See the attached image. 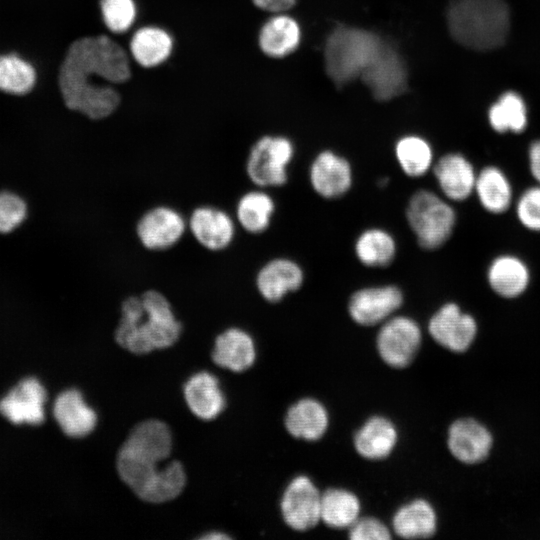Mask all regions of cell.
<instances>
[{
  "label": "cell",
  "instance_id": "1",
  "mask_svg": "<svg viewBox=\"0 0 540 540\" xmlns=\"http://www.w3.org/2000/svg\"><path fill=\"white\" fill-rule=\"evenodd\" d=\"M172 450L169 427L159 420L137 424L117 455V471L123 482L142 500L162 503L176 498L186 484L179 461L160 465Z\"/></svg>",
  "mask_w": 540,
  "mask_h": 540
},
{
  "label": "cell",
  "instance_id": "2",
  "mask_svg": "<svg viewBox=\"0 0 540 540\" xmlns=\"http://www.w3.org/2000/svg\"><path fill=\"white\" fill-rule=\"evenodd\" d=\"M181 331L182 325L165 295L149 289L123 300L115 339L129 352L145 354L172 346Z\"/></svg>",
  "mask_w": 540,
  "mask_h": 540
},
{
  "label": "cell",
  "instance_id": "3",
  "mask_svg": "<svg viewBox=\"0 0 540 540\" xmlns=\"http://www.w3.org/2000/svg\"><path fill=\"white\" fill-rule=\"evenodd\" d=\"M446 19L452 38L477 51L499 48L510 29V12L504 0H451Z\"/></svg>",
  "mask_w": 540,
  "mask_h": 540
},
{
  "label": "cell",
  "instance_id": "4",
  "mask_svg": "<svg viewBox=\"0 0 540 540\" xmlns=\"http://www.w3.org/2000/svg\"><path fill=\"white\" fill-rule=\"evenodd\" d=\"M382 43L381 38L369 30L344 25L334 28L324 47L327 75L337 86L361 77Z\"/></svg>",
  "mask_w": 540,
  "mask_h": 540
},
{
  "label": "cell",
  "instance_id": "5",
  "mask_svg": "<svg viewBox=\"0 0 540 540\" xmlns=\"http://www.w3.org/2000/svg\"><path fill=\"white\" fill-rule=\"evenodd\" d=\"M405 216L418 245L425 250L442 247L451 238L457 221L448 200L426 189L411 195Z\"/></svg>",
  "mask_w": 540,
  "mask_h": 540
},
{
  "label": "cell",
  "instance_id": "6",
  "mask_svg": "<svg viewBox=\"0 0 540 540\" xmlns=\"http://www.w3.org/2000/svg\"><path fill=\"white\" fill-rule=\"evenodd\" d=\"M293 142L285 136L266 135L251 147L246 174L259 188L279 187L288 181V166L293 160Z\"/></svg>",
  "mask_w": 540,
  "mask_h": 540
},
{
  "label": "cell",
  "instance_id": "7",
  "mask_svg": "<svg viewBox=\"0 0 540 540\" xmlns=\"http://www.w3.org/2000/svg\"><path fill=\"white\" fill-rule=\"evenodd\" d=\"M422 332L415 320L407 316H391L383 322L376 337L381 359L393 368L408 366L417 355Z\"/></svg>",
  "mask_w": 540,
  "mask_h": 540
},
{
  "label": "cell",
  "instance_id": "8",
  "mask_svg": "<svg viewBox=\"0 0 540 540\" xmlns=\"http://www.w3.org/2000/svg\"><path fill=\"white\" fill-rule=\"evenodd\" d=\"M361 78L376 100L389 101L405 92L408 74L400 52L383 41Z\"/></svg>",
  "mask_w": 540,
  "mask_h": 540
},
{
  "label": "cell",
  "instance_id": "9",
  "mask_svg": "<svg viewBox=\"0 0 540 540\" xmlns=\"http://www.w3.org/2000/svg\"><path fill=\"white\" fill-rule=\"evenodd\" d=\"M403 301V292L396 285L363 287L350 296L348 313L355 323L373 326L393 316Z\"/></svg>",
  "mask_w": 540,
  "mask_h": 540
},
{
  "label": "cell",
  "instance_id": "10",
  "mask_svg": "<svg viewBox=\"0 0 540 540\" xmlns=\"http://www.w3.org/2000/svg\"><path fill=\"white\" fill-rule=\"evenodd\" d=\"M428 331L435 342L456 352L466 351L477 334L474 317L454 302L443 304L430 318Z\"/></svg>",
  "mask_w": 540,
  "mask_h": 540
},
{
  "label": "cell",
  "instance_id": "11",
  "mask_svg": "<svg viewBox=\"0 0 540 540\" xmlns=\"http://www.w3.org/2000/svg\"><path fill=\"white\" fill-rule=\"evenodd\" d=\"M321 493L304 475L293 478L284 490L280 509L285 523L296 531L313 528L321 520Z\"/></svg>",
  "mask_w": 540,
  "mask_h": 540
},
{
  "label": "cell",
  "instance_id": "12",
  "mask_svg": "<svg viewBox=\"0 0 540 540\" xmlns=\"http://www.w3.org/2000/svg\"><path fill=\"white\" fill-rule=\"evenodd\" d=\"M186 228L187 223L181 213L170 206L159 205L139 218L136 235L146 249L162 251L177 244Z\"/></svg>",
  "mask_w": 540,
  "mask_h": 540
},
{
  "label": "cell",
  "instance_id": "13",
  "mask_svg": "<svg viewBox=\"0 0 540 540\" xmlns=\"http://www.w3.org/2000/svg\"><path fill=\"white\" fill-rule=\"evenodd\" d=\"M309 181L312 189L325 199L342 197L353 183L351 164L334 151L323 150L310 165Z\"/></svg>",
  "mask_w": 540,
  "mask_h": 540
},
{
  "label": "cell",
  "instance_id": "14",
  "mask_svg": "<svg viewBox=\"0 0 540 540\" xmlns=\"http://www.w3.org/2000/svg\"><path fill=\"white\" fill-rule=\"evenodd\" d=\"M47 393L36 378L19 382L0 401V413L14 424L38 425L44 421Z\"/></svg>",
  "mask_w": 540,
  "mask_h": 540
},
{
  "label": "cell",
  "instance_id": "15",
  "mask_svg": "<svg viewBox=\"0 0 540 540\" xmlns=\"http://www.w3.org/2000/svg\"><path fill=\"white\" fill-rule=\"evenodd\" d=\"M188 228L194 239L205 249H226L235 236V223L224 210L204 205L195 208L188 220Z\"/></svg>",
  "mask_w": 540,
  "mask_h": 540
},
{
  "label": "cell",
  "instance_id": "16",
  "mask_svg": "<svg viewBox=\"0 0 540 540\" xmlns=\"http://www.w3.org/2000/svg\"><path fill=\"white\" fill-rule=\"evenodd\" d=\"M432 172L448 201H465L474 193L477 172L464 155L455 152L443 155L434 163Z\"/></svg>",
  "mask_w": 540,
  "mask_h": 540
},
{
  "label": "cell",
  "instance_id": "17",
  "mask_svg": "<svg viewBox=\"0 0 540 540\" xmlns=\"http://www.w3.org/2000/svg\"><path fill=\"white\" fill-rule=\"evenodd\" d=\"M492 443L489 430L472 418L458 419L448 429V449L457 460L465 464L484 461L489 455Z\"/></svg>",
  "mask_w": 540,
  "mask_h": 540
},
{
  "label": "cell",
  "instance_id": "18",
  "mask_svg": "<svg viewBox=\"0 0 540 540\" xmlns=\"http://www.w3.org/2000/svg\"><path fill=\"white\" fill-rule=\"evenodd\" d=\"M304 278V271L296 261L278 257L266 262L259 269L255 285L263 299L277 303L287 294L300 289Z\"/></svg>",
  "mask_w": 540,
  "mask_h": 540
},
{
  "label": "cell",
  "instance_id": "19",
  "mask_svg": "<svg viewBox=\"0 0 540 540\" xmlns=\"http://www.w3.org/2000/svg\"><path fill=\"white\" fill-rule=\"evenodd\" d=\"M490 289L499 297L514 299L523 295L531 281V272L523 259L513 254H501L489 264L486 273Z\"/></svg>",
  "mask_w": 540,
  "mask_h": 540
},
{
  "label": "cell",
  "instance_id": "20",
  "mask_svg": "<svg viewBox=\"0 0 540 540\" xmlns=\"http://www.w3.org/2000/svg\"><path fill=\"white\" fill-rule=\"evenodd\" d=\"M54 417L62 431L70 437H84L97 423L95 411L89 407L82 394L70 389L58 395L53 407Z\"/></svg>",
  "mask_w": 540,
  "mask_h": 540
},
{
  "label": "cell",
  "instance_id": "21",
  "mask_svg": "<svg viewBox=\"0 0 540 540\" xmlns=\"http://www.w3.org/2000/svg\"><path fill=\"white\" fill-rule=\"evenodd\" d=\"M301 37V28L296 19L283 13H276L262 25L258 44L266 56L283 58L299 47Z\"/></svg>",
  "mask_w": 540,
  "mask_h": 540
},
{
  "label": "cell",
  "instance_id": "22",
  "mask_svg": "<svg viewBox=\"0 0 540 540\" xmlns=\"http://www.w3.org/2000/svg\"><path fill=\"white\" fill-rule=\"evenodd\" d=\"M254 340L240 328H229L215 339L213 361L220 367L234 372H243L255 361Z\"/></svg>",
  "mask_w": 540,
  "mask_h": 540
},
{
  "label": "cell",
  "instance_id": "23",
  "mask_svg": "<svg viewBox=\"0 0 540 540\" xmlns=\"http://www.w3.org/2000/svg\"><path fill=\"white\" fill-rule=\"evenodd\" d=\"M184 397L191 412L202 420L216 418L225 406L218 379L206 371L188 379L184 386Z\"/></svg>",
  "mask_w": 540,
  "mask_h": 540
},
{
  "label": "cell",
  "instance_id": "24",
  "mask_svg": "<svg viewBox=\"0 0 540 540\" xmlns=\"http://www.w3.org/2000/svg\"><path fill=\"white\" fill-rule=\"evenodd\" d=\"M474 193L488 213H505L513 202V189L508 176L497 166L489 165L477 172Z\"/></svg>",
  "mask_w": 540,
  "mask_h": 540
},
{
  "label": "cell",
  "instance_id": "25",
  "mask_svg": "<svg viewBox=\"0 0 540 540\" xmlns=\"http://www.w3.org/2000/svg\"><path fill=\"white\" fill-rule=\"evenodd\" d=\"M325 407L313 398H303L288 409L285 416L287 431L296 438L315 441L321 438L328 427Z\"/></svg>",
  "mask_w": 540,
  "mask_h": 540
},
{
  "label": "cell",
  "instance_id": "26",
  "mask_svg": "<svg viewBox=\"0 0 540 540\" xmlns=\"http://www.w3.org/2000/svg\"><path fill=\"white\" fill-rule=\"evenodd\" d=\"M397 438V430L389 419L373 416L356 432L354 446L363 458L381 460L393 451Z\"/></svg>",
  "mask_w": 540,
  "mask_h": 540
},
{
  "label": "cell",
  "instance_id": "27",
  "mask_svg": "<svg viewBox=\"0 0 540 540\" xmlns=\"http://www.w3.org/2000/svg\"><path fill=\"white\" fill-rule=\"evenodd\" d=\"M392 527L404 539L429 538L436 532L435 510L426 500L415 499L395 512Z\"/></svg>",
  "mask_w": 540,
  "mask_h": 540
},
{
  "label": "cell",
  "instance_id": "28",
  "mask_svg": "<svg viewBox=\"0 0 540 540\" xmlns=\"http://www.w3.org/2000/svg\"><path fill=\"white\" fill-rule=\"evenodd\" d=\"M173 39L164 29L145 26L132 36L130 51L133 59L142 67L152 68L162 64L171 55Z\"/></svg>",
  "mask_w": 540,
  "mask_h": 540
},
{
  "label": "cell",
  "instance_id": "29",
  "mask_svg": "<svg viewBox=\"0 0 540 540\" xmlns=\"http://www.w3.org/2000/svg\"><path fill=\"white\" fill-rule=\"evenodd\" d=\"M354 252L363 266L383 268L394 261L397 254V242L389 231L372 227L358 235Z\"/></svg>",
  "mask_w": 540,
  "mask_h": 540
},
{
  "label": "cell",
  "instance_id": "30",
  "mask_svg": "<svg viewBox=\"0 0 540 540\" xmlns=\"http://www.w3.org/2000/svg\"><path fill=\"white\" fill-rule=\"evenodd\" d=\"M275 212L273 198L260 189L244 193L236 205L239 225L248 233L260 234L266 231Z\"/></svg>",
  "mask_w": 540,
  "mask_h": 540
},
{
  "label": "cell",
  "instance_id": "31",
  "mask_svg": "<svg viewBox=\"0 0 540 540\" xmlns=\"http://www.w3.org/2000/svg\"><path fill=\"white\" fill-rule=\"evenodd\" d=\"M360 514V501L351 491L330 488L321 494L320 518L329 527L349 528Z\"/></svg>",
  "mask_w": 540,
  "mask_h": 540
},
{
  "label": "cell",
  "instance_id": "32",
  "mask_svg": "<svg viewBox=\"0 0 540 540\" xmlns=\"http://www.w3.org/2000/svg\"><path fill=\"white\" fill-rule=\"evenodd\" d=\"M395 157L403 173L412 178L425 175L434 165L430 143L418 135H405L398 139Z\"/></svg>",
  "mask_w": 540,
  "mask_h": 540
},
{
  "label": "cell",
  "instance_id": "33",
  "mask_svg": "<svg viewBox=\"0 0 540 540\" xmlns=\"http://www.w3.org/2000/svg\"><path fill=\"white\" fill-rule=\"evenodd\" d=\"M491 127L498 133H521L527 125V111L523 99L515 92L502 94L488 112Z\"/></svg>",
  "mask_w": 540,
  "mask_h": 540
},
{
  "label": "cell",
  "instance_id": "34",
  "mask_svg": "<svg viewBox=\"0 0 540 540\" xmlns=\"http://www.w3.org/2000/svg\"><path fill=\"white\" fill-rule=\"evenodd\" d=\"M33 66L15 54L0 56V90L10 94L28 93L35 85Z\"/></svg>",
  "mask_w": 540,
  "mask_h": 540
},
{
  "label": "cell",
  "instance_id": "35",
  "mask_svg": "<svg viewBox=\"0 0 540 540\" xmlns=\"http://www.w3.org/2000/svg\"><path fill=\"white\" fill-rule=\"evenodd\" d=\"M105 26L113 33H124L134 24L137 8L134 0H100Z\"/></svg>",
  "mask_w": 540,
  "mask_h": 540
},
{
  "label": "cell",
  "instance_id": "36",
  "mask_svg": "<svg viewBox=\"0 0 540 540\" xmlns=\"http://www.w3.org/2000/svg\"><path fill=\"white\" fill-rule=\"evenodd\" d=\"M516 216L527 230L540 232V184L525 189L516 200Z\"/></svg>",
  "mask_w": 540,
  "mask_h": 540
},
{
  "label": "cell",
  "instance_id": "37",
  "mask_svg": "<svg viewBox=\"0 0 540 540\" xmlns=\"http://www.w3.org/2000/svg\"><path fill=\"white\" fill-rule=\"evenodd\" d=\"M26 206L21 198L11 193L0 194V232L12 231L24 219Z\"/></svg>",
  "mask_w": 540,
  "mask_h": 540
},
{
  "label": "cell",
  "instance_id": "38",
  "mask_svg": "<svg viewBox=\"0 0 540 540\" xmlns=\"http://www.w3.org/2000/svg\"><path fill=\"white\" fill-rule=\"evenodd\" d=\"M349 529V538L352 540H387L391 538L386 525L374 517L358 518Z\"/></svg>",
  "mask_w": 540,
  "mask_h": 540
},
{
  "label": "cell",
  "instance_id": "39",
  "mask_svg": "<svg viewBox=\"0 0 540 540\" xmlns=\"http://www.w3.org/2000/svg\"><path fill=\"white\" fill-rule=\"evenodd\" d=\"M259 9L273 13H283L291 9L296 0H252Z\"/></svg>",
  "mask_w": 540,
  "mask_h": 540
},
{
  "label": "cell",
  "instance_id": "40",
  "mask_svg": "<svg viewBox=\"0 0 540 540\" xmlns=\"http://www.w3.org/2000/svg\"><path fill=\"white\" fill-rule=\"evenodd\" d=\"M528 167L531 176L540 184V139L532 142L528 149Z\"/></svg>",
  "mask_w": 540,
  "mask_h": 540
},
{
  "label": "cell",
  "instance_id": "41",
  "mask_svg": "<svg viewBox=\"0 0 540 540\" xmlns=\"http://www.w3.org/2000/svg\"><path fill=\"white\" fill-rule=\"evenodd\" d=\"M227 538H229L228 535L222 534V533H218V532L210 533V534H208V535L202 537V539H209V540H213V539H227Z\"/></svg>",
  "mask_w": 540,
  "mask_h": 540
},
{
  "label": "cell",
  "instance_id": "42",
  "mask_svg": "<svg viewBox=\"0 0 540 540\" xmlns=\"http://www.w3.org/2000/svg\"><path fill=\"white\" fill-rule=\"evenodd\" d=\"M388 182H389V178H387V177L379 179V185H380L381 187L387 185Z\"/></svg>",
  "mask_w": 540,
  "mask_h": 540
}]
</instances>
